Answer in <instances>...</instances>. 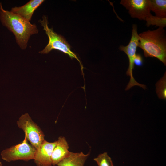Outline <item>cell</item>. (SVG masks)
I'll return each mask as SVG.
<instances>
[{
  "label": "cell",
  "mask_w": 166,
  "mask_h": 166,
  "mask_svg": "<svg viewBox=\"0 0 166 166\" xmlns=\"http://www.w3.org/2000/svg\"><path fill=\"white\" fill-rule=\"evenodd\" d=\"M44 1L43 0H31L23 6L12 8L11 11L30 22L34 11Z\"/></svg>",
  "instance_id": "30bf717a"
},
{
  "label": "cell",
  "mask_w": 166,
  "mask_h": 166,
  "mask_svg": "<svg viewBox=\"0 0 166 166\" xmlns=\"http://www.w3.org/2000/svg\"><path fill=\"white\" fill-rule=\"evenodd\" d=\"M57 141L50 142L45 140L36 149L34 160L37 166H52L51 156Z\"/></svg>",
  "instance_id": "ba28073f"
},
{
  "label": "cell",
  "mask_w": 166,
  "mask_h": 166,
  "mask_svg": "<svg viewBox=\"0 0 166 166\" xmlns=\"http://www.w3.org/2000/svg\"><path fill=\"white\" fill-rule=\"evenodd\" d=\"M2 162H1V161H0V166H2Z\"/></svg>",
  "instance_id": "e0dca14e"
},
{
  "label": "cell",
  "mask_w": 166,
  "mask_h": 166,
  "mask_svg": "<svg viewBox=\"0 0 166 166\" xmlns=\"http://www.w3.org/2000/svg\"><path fill=\"white\" fill-rule=\"evenodd\" d=\"M139 40L140 37L137 31V26L136 24H133L131 37L128 44L126 46L121 45L119 47V50L124 52L127 55L129 60V66L126 72V74L130 77V80L125 89L126 90H128L135 85L139 86L144 89L146 88L144 85L139 84L136 82L132 74L134 66V60L136 54V49L138 47Z\"/></svg>",
  "instance_id": "277c9868"
},
{
  "label": "cell",
  "mask_w": 166,
  "mask_h": 166,
  "mask_svg": "<svg viewBox=\"0 0 166 166\" xmlns=\"http://www.w3.org/2000/svg\"><path fill=\"white\" fill-rule=\"evenodd\" d=\"M69 144L65 137L60 136L53 150L51 156L52 165H57L69 154Z\"/></svg>",
  "instance_id": "9c48e42d"
},
{
  "label": "cell",
  "mask_w": 166,
  "mask_h": 166,
  "mask_svg": "<svg viewBox=\"0 0 166 166\" xmlns=\"http://www.w3.org/2000/svg\"><path fill=\"white\" fill-rule=\"evenodd\" d=\"M138 47L146 57H155L166 65V34L164 28L148 30L139 34Z\"/></svg>",
  "instance_id": "7a4b0ae2"
},
{
  "label": "cell",
  "mask_w": 166,
  "mask_h": 166,
  "mask_svg": "<svg viewBox=\"0 0 166 166\" xmlns=\"http://www.w3.org/2000/svg\"><path fill=\"white\" fill-rule=\"evenodd\" d=\"M120 4L128 10L132 18L145 21L152 15L151 0H121Z\"/></svg>",
  "instance_id": "52a82bcc"
},
{
  "label": "cell",
  "mask_w": 166,
  "mask_h": 166,
  "mask_svg": "<svg viewBox=\"0 0 166 166\" xmlns=\"http://www.w3.org/2000/svg\"><path fill=\"white\" fill-rule=\"evenodd\" d=\"M146 26L149 27L151 25H155L159 28H164L166 26V18H161L152 14L145 20Z\"/></svg>",
  "instance_id": "4fadbf2b"
},
{
  "label": "cell",
  "mask_w": 166,
  "mask_h": 166,
  "mask_svg": "<svg viewBox=\"0 0 166 166\" xmlns=\"http://www.w3.org/2000/svg\"><path fill=\"white\" fill-rule=\"evenodd\" d=\"M143 59L139 54H136L134 60V64L138 66H141L143 63Z\"/></svg>",
  "instance_id": "2e32d148"
},
{
  "label": "cell",
  "mask_w": 166,
  "mask_h": 166,
  "mask_svg": "<svg viewBox=\"0 0 166 166\" xmlns=\"http://www.w3.org/2000/svg\"><path fill=\"white\" fill-rule=\"evenodd\" d=\"M39 22L43 27V30L45 31L49 39L47 45L43 50L39 52L42 54H47L53 49L61 51L68 54L71 59L74 58L76 59L79 62L81 71L83 72V68L80 61L76 55L71 50L70 45L65 38L61 35L54 32L52 28H49L47 17L43 16L42 20H40Z\"/></svg>",
  "instance_id": "3957f363"
},
{
  "label": "cell",
  "mask_w": 166,
  "mask_h": 166,
  "mask_svg": "<svg viewBox=\"0 0 166 166\" xmlns=\"http://www.w3.org/2000/svg\"><path fill=\"white\" fill-rule=\"evenodd\" d=\"M0 19L3 25L14 34L17 43L22 49L26 48L30 36L38 32L35 24L11 11L5 10L1 3Z\"/></svg>",
  "instance_id": "6da1fadb"
},
{
  "label": "cell",
  "mask_w": 166,
  "mask_h": 166,
  "mask_svg": "<svg viewBox=\"0 0 166 166\" xmlns=\"http://www.w3.org/2000/svg\"><path fill=\"white\" fill-rule=\"evenodd\" d=\"M89 154V152L85 154L82 152H70L66 157L57 165V166H84Z\"/></svg>",
  "instance_id": "8fae6325"
},
{
  "label": "cell",
  "mask_w": 166,
  "mask_h": 166,
  "mask_svg": "<svg viewBox=\"0 0 166 166\" xmlns=\"http://www.w3.org/2000/svg\"><path fill=\"white\" fill-rule=\"evenodd\" d=\"M150 10L156 16L166 18V0H151Z\"/></svg>",
  "instance_id": "7c38bea8"
},
{
  "label": "cell",
  "mask_w": 166,
  "mask_h": 166,
  "mask_svg": "<svg viewBox=\"0 0 166 166\" xmlns=\"http://www.w3.org/2000/svg\"><path fill=\"white\" fill-rule=\"evenodd\" d=\"M36 150L25 137L21 143L3 150L1 156L2 159L9 162L19 160L28 161L34 159Z\"/></svg>",
  "instance_id": "8992f818"
},
{
  "label": "cell",
  "mask_w": 166,
  "mask_h": 166,
  "mask_svg": "<svg viewBox=\"0 0 166 166\" xmlns=\"http://www.w3.org/2000/svg\"><path fill=\"white\" fill-rule=\"evenodd\" d=\"M156 91L160 99L166 98V73L163 77L158 81L156 84Z\"/></svg>",
  "instance_id": "5bb4252c"
},
{
  "label": "cell",
  "mask_w": 166,
  "mask_h": 166,
  "mask_svg": "<svg viewBox=\"0 0 166 166\" xmlns=\"http://www.w3.org/2000/svg\"><path fill=\"white\" fill-rule=\"evenodd\" d=\"M17 124L18 127L24 132L27 140L36 149L45 140L43 132L28 113L22 115L17 121Z\"/></svg>",
  "instance_id": "5b68a950"
},
{
  "label": "cell",
  "mask_w": 166,
  "mask_h": 166,
  "mask_svg": "<svg viewBox=\"0 0 166 166\" xmlns=\"http://www.w3.org/2000/svg\"><path fill=\"white\" fill-rule=\"evenodd\" d=\"M94 160L97 163L98 166H113L111 158L105 152L99 155Z\"/></svg>",
  "instance_id": "9a60e30c"
}]
</instances>
